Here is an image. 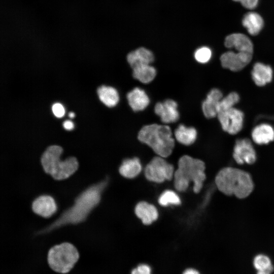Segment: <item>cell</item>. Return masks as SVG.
Returning <instances> with one entry per match:
<instances>
[{"label":"cell","instance_id":"cell-1","mask_svg":"<svg viewBox=\"0 0 274 274\" xmlns=\"http://www.w3.org/2000/svg\"><path fill=\"white\" fill-rule=\"evenodd\" d=\"M215 182L221 193L227 195H234L239 199L249 196L254 188V182L250 174L243 169L225 167L217 174Z\"/></svg>","mask_w":274,"mask_h":274},{"label":"cell","instance_id":"cell-2","mask_svg":"<svg viewBox=\"0 0 274 274\" xmlns=\"http://www.w3.org/2000/svg\"><path fill=\"white\" fill-rule=\"evenodd\" d=\"M205 169V163L199 159L187 155L180 157L174 175L176 189L181 192L185 191L192 182L194 192L199 193L206 179Z\"/></svg>","mask_w":274,"mask_h":274},{"label":"cell","instance_id":"cell-3","mask_svg":"<svg viewBox=\"0 0 274 274\" xmlns=\"http://www.w3.org/2000/svg\"><path fill=\"white\" fill-rule=\"evenodd\" d=\"M105 185V182H101L84 191L76 199L73 207L52 224L50 228L68 223H77L84 220L89 212L99 203L101 193Z\"/></svg>","mask_w":274,"mask_h":274},{"label":"cell","instance_id":"cell-4","mask_svg":"<svg viewBox=\"0 0 274 274\" xmlns=\"http://www.w3.org/2000/svg\"><path fill=\"white\" fill-rule=\"evenodd\" d=\"M138 139L163 158L170 155L175 146L171 129L165 125L152 124L144 126L138 133Z\"/></svg>","mask_w":274,"mask_h":274},{"label":"cell","instance_id":"cell-5","mask_svg":"<svg viewBox=\"0 0 274 274\" xmlns=\"http://www.w3.org/2000/svg\"><path fill=\"white\" fill-rule=\"evenodd\" d=\"M63 152L59 146L48 147L42 154L41 162L46 173L50 175L56 180L66 179L78 169L79 164L75 157H69L64 160L60 159Z\"/></svg>","mask_w":274,"mask_h":274},{"label":"cell","instance_id":"cell-6","mask_svg":"<svg viewBox=\"0 0 274 274\" xmlns=\"http://www.w3.org/2000/svg\"><path fill=\"white\" fill-rule=\"evenodd\" d=\"M79 257L76 247L71 243L64 242L49 249L47 261L49 266L54 271L65 274L73 269Z\"/></svg>","mask_w":274,"mask_h":274},{"label":"cell","instance_id":"cell-7","mask_svg":"<svg viewBox=\"0 0 274 274\" xmlns=\"http://www.w3.org/2000/svg\"><path fill=\"white\" fill-rule=\"evenodd\" d=\"M174 173L173 165L159 156L154 157L144 169L146 178L149 181L157 183L171 180L174 178Z\"/></svg>","mask_w":274,"mask_h":274},{"label":"cell","instance_id":"cell-8","mask_svg":"<svg viewBox=\"0 0 274 274\" xmlns=\"http://www.w3.org/2000/svg\"><path fill=\"white\" fill-rule=\"evenodd\" d=\"M217 117L223 130L230 134H237L243 128L244 113L234 107L219 112Z\"/></svg>","mask_w":274,"mask_h":274},{"label":"cell","instance_id":"cell-9","mask_svg":"<svg viewBox=\"0 0 274 274\" xmlns=\"http://www.w3.org/2000/svg\"><path fill=\"white\" fill-rule=\"evenodd\" d=\"M232 157L238 164H254L257 159L256 151L251 141L247 138L237 140L233 148Z\"/></svg>","mask_w":274,"mask_h":274},{"label":"cell","instance_id":"cell-10","mask_svg":"<svg viewBox=\"0 0 274 274\" xmlns=\"http://www.w3.org/2000/svg\"><path fill=\"white\" fill-rule=\"evenodd\" d=\"M223 67L233 72H237L246 67L252 59V53L243 52H226L220 56Z\"/></svg>","mask_w":274,"mask_h":274},{"label":"cell","instance_id":"cell-11","mask_svg":"<svg viewBox=\"0 0 274 274\" xmlns=\"http://www.w3.org/2000/svg\"><path fill=\"white\" fill-rule=\"evenodd\" d=\"M177 107L178 105L175 101L168 99L162 102H157L155 106L154 111L163 123H174L179 118Z\"/></svg>","mask_w":274,"mask_h":274},{"label":"cell","instance_id":"cell-12","mask_svg":"<svg viewBox=\"0 0 274 274\" xmlns=\"http://www.w3.org/2000/svg\"><path fill=\"white\" fill-rule=\"evenodd\" d=\"M32 209L34 213L44 218H49L57 210L56 202L49 195H41L33 200Z\"/></svg>","mask_w":274,"mask_h":274},{"label":"cell","instance_id":"cell-13","mask_svg":"<svg viewBox=\"0 0 274 274\" xmlns=\"http://www.w3.org/2000/svg\"><path fill=\"white\" fill-rule=\"evenodd\" d=\"M224 45L228 48H234L237 52L253 53V45L250 39L241 33H232L227 36Z\"/></svg>","mask_w":274,"mask_h":274},{"label":"cell","instance_id":"cell-14","mask_svg":"<svg viewBox=\"0 0 274 274\" xmlns=\"http://www.w3.org/2000/svg\"><path fill=\"white\" fill-rule=\"evenodd\" d=\"M222 98V93L218 89H212L208 93L202 104V112L206 118H213L217 116L219 105Z\"/></svg>","mask_w":274,"mask_h":274},{"label":"cell","instance_id":"cell-15","mask_svg":"<svg viewBox=\"0 0 274 274\" xmlns=\"http://www.w3.org/2000/svg\"><path fill=\"white\" fill-rule=\"evenodd\" d=\"M134 213L137 217L146 225H150L158 217L156 208L154 205L144 201L136 204Z\"/></svg>","mask_w":274,"mask_h":274},{"label":"cell","instance_id":"cell-16","mask_svg":"<svg viewBox=\"0 0 274 274\" xmlns=\"http://www.w3.org/2000/svg\"><path fill=\"white\" fill-rule=\"evenodd\" d=\"M128 102L134 111H140L145 109L150 103V99L145 91L136 87L127 94Z\"/></svg>","mask_w":274,"mask_h":274},{"label":"cell","instance_id":"cell-17","mask_svg":"<svg viewBox=\"0 0 274 274\" xmlns=\"http://www.w3.org/2000/svg\"><path fill=\"white\" fill-rule=\"evenodd\" d=\"M272 74L271 67L261 62L255 63L251 72L252 78L258 86H263L270 83L272 79Z\"/></svg>","mask_w":274,"mask_h":274},{"label":"cell","instance_id":"cell-18","mask_svg":"<svg viewBox=\"0 0 274 274\" xmlns=\"http://www.w3.org/2000/svg\"><path fill=\"white\" fill-rule=\"evenodd\" d=\"M154 58L152 52L143 47L130 52L127 56V61L132 68L140 65L150 64Z\"/></svg>","mask_w":274,"mask_h":274},{"label":"cell","instance_id":"cell-19","mask_svg":"<svg viewBox=\"0 0 274 274\" xmlns=\"http://www.w3.org/2000/svg\"><path fill=\"white\" fill-rule=\"evenodd\" d=\"M251 135L257 144H267L274 140V129L268 124H261L253 129Z\"/></svg>","mask_w":274,"mask_h":274},{"label":"cell","instance_id":"cell-20","mask_svg":"<svg viewBox=\"0 0 274 274\" xmlns=\"http://www.w3.org/2000/svg\"><path fill=\"white\" fill-rule=\"evenodd\" d=\"M142 166L140 159L137 157L124 160L120 166L119 172L123 177L133 179L141 172Z\"/></svg>","mask_w":274,"mask_h":274},{"label":"cell","instance_id":"cell-21","mask_svg":"<svg viewBox=\"0 0 274 274\" xmlns=\"http://www.w3.org/2000/svg\"><path fill=\"white\" fill-rule=\"evenodd\" d=\"M242 24L250 35L255 36L258 34L262 29L264 22L259 14L251 12L247 13L244 16Z\"/></svg>","mask_w":274,"mask_h":274},{"label":"cell","instance_id":"cell-22","mask_svg":"<svg viewBox=\"0 0 274 274\" xmlns=\"http://www.w3.org/2000/svg\"><path fill=\"white\" fill-rule=\"evenodd\" d=\"M97 94L100 101L108 107H114L118 103V92L112 87L105 85L100 86L97 89Z\"/></svg>","mask_w":274,"mask_h":274},{"label":"cell","instance_id":"cell-23","mask_svg":"<svg viewBox=\"0 0 274 274\" xmlns=\"http://www.w3.org/2000/svg\"><path fill=\"white\" fill-rule=\"evenodd\" d=\"M175 136L180 143L189 146L194 143L197 137V131L195 128L188 127L180 124L175 131Z\"/></svg>","mask_w":274,"mask_h":274},{"label":"cell","instance_id":"cell-24","mask_svg":"<svg viewBox=\"0 0 274 274\" xmlns=\"http://www.w3.org/2000/svg\"><path fill=\"white\" fill-rule=\"evenodd\" d=\"M132 68L133 77L143 83L151 82L156 75V69L150 64L140 65Z\"/></svg>","mask_w":274,"mask_h":274},{"label":"cell","instance_id":"cell-25","mask_svg":"<svg viewBox=\"0 0 274 274\" xmlns=\"http://www.w3.org/2000/svg\"><path fill=\"white\" fill-rule=\"evenodd\" d=\"M253 263L257 272L273 271L274 267L271 259L264 254L256 255L253 259Z\"/></svg>","mask_w":274,"mask_h":274},{"label":"cell","instance_id":"cell-26","mask_svg":"<svg viewBox=\"0 0 274 274\" xmlns=\"http://www.w3.org/2000/svg\"><path fill=\"white\" fill-rule=\"evenodd\" d=\"M158 201L159 204L163 207L171 205H179L181 203L180 198L178 194L173 190H166L163 191L159 196Z\"/></svg>","mask_w":274,"mask_h":274},{"label":"cell","instance_id":"cell-27","mask_svg":"<svg viewBox=\"0 0 274 274\" xmlns=\"http://www.w3.org/2000/svg\"><path fill=\"white\" fill-rule=\"evenodd\" d=\"M239 100V96L236 92H230L226 96L223 97L220 100L218 107V113L233 108Z\"/></svg>","mask_w":274,"mask_h":274},{"label":"cell","instance_id":"cell-28","mask_svg":"<svg viewBox=\"0 0 274 274\" xmlns=\"http://www.w3.org/2000/svg\"><path fill=\"white\" fill-rule=\"evenodd\" d=\"M212 56V51L210 48L207 47H202L196 50L194 53V57L197 61L205 63L208 62Z\"/></svg>","mask_w":274,"mask_h":274},{"label":"cell","instance_id":"cell-29","mask_svg":"<svg viewBox=\"0 0 274 274\" xmlns=\"http://www.w3.org/2000/svg\"><path fill=\"white\" fill-rule=\"evenodd\" d=\"M151 268L145 264H141L133 269L131 274H151Z\"/></svg>","mask_w":274,"mask_h":274},{"label":"cell","instance_id":"cell-30","mask_svg":"<svg viewBox=\"0 0 274 274\" xmlns=\"http://www.w3.org/2000/svg\"><path fill=\"white\" fill-rule=\"evenodd\" d=\"M53 114L57 118L62 117L65 114V109L60 103H55L52 107Z\"/></svg>","mask_w":274,"mask_h":274},{"label":"cell","instance_id":"cell-31","mask_svg":"<svg viewBox=\"0 0 274 274\" xmlns=\"http://www.w3.org/2000/svg\"><path fill=\"white\" fill-rule=\"evenodd\" d=\"M236 2H239L246 8L253 9L255 8L258 2V0H233Z\"/></svg>","mask_w":274,"mask_h":274},{"label":"cell","instance_id":"cell-32","mask_svg":"<svg viewBox=\"0 0 274 274\" xmlns=\"http://www.w3.org/2000/svg\"><path fill=\"white\" fill-rule=\"evenodd\" d=\"M63 126L67 130H71L74 128V123L70 120H66L63 123Z\"/></svg>","mask_w":274,"mask_h":274},{"label":"cell","instance_id":"cell-33","mask_svg":"<svg viewBox=\"0 0 274 274\" xmlns=\"http://www.w3.org/2000/svg\"><path fill=\"white\" fill-rule=\"evenodd\" d=\"M183 274H200L199 272L193 268H188L186 269Z\"/></svg>","mask_w":274,"mask_h":274},{"label":"cell","instance_id":"cell-34","mask_svg":"<svg viewBox=\"0 0 274 274\" xmlns=\"http://www.w3.org/2000/svg\"><path fill=\"white\" fill-rule=\"evenodd\" d=\"M68 116L70 118H73L75 117V114L73 112H70L68 114Z\"/></svg>","mask_w":274,"mask_h":274}]
</instances>
